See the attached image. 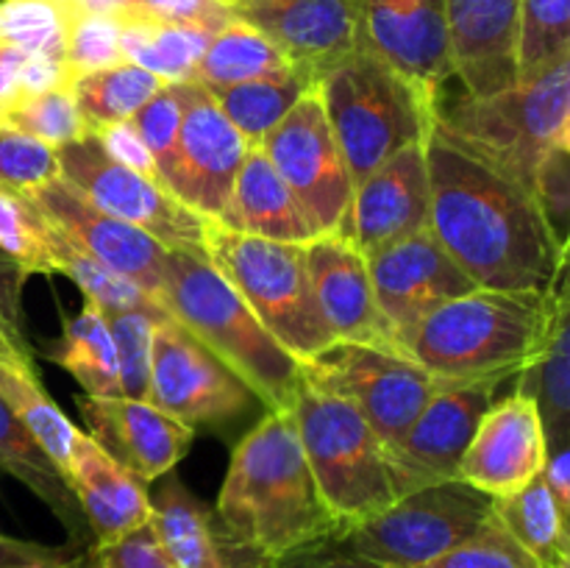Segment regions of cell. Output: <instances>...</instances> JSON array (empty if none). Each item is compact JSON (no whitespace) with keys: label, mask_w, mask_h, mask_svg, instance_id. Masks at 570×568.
Segmentation results:
<instances>
[{"label":"cell","mask_w":570,"mask_h":568,"mask_svg":"<svg viewBox=\"0 0 570 568\" xmlns=\"http://www.w3.org/2000/svg\"><path fill=\"white\" fill-rule=\"evenodd\" d=\"M429 232L476 287L554 290L568 251L551 237L532 189L434 120L426 139Z\"/></svg>","instance_id":"6da1fadb"},{"label":"cell","mask_w":570,"mask_h":568,"mask_svg":"<svg viewBox=\"0 0 570 568\" xmlns=\"http://www.w3.org/2000/svg\"><path fill=\"white\" fill-rule=\"evenodd\" d=\"M215 523L237 560L271 568L301 549L340 538L306 462L293 412H267L234 449Z\"/></svg>","instance_id":"7a4b0ae2"},{"label":"cell","mask_w":570,"mask_h":568,"mask_svg":"<svg viewBox=\"0 0 570 568\" xmlns=\"http://www.w3.org/2000/svg\"><path fill=\"white\" fill-rule=\"evenodd\" d=\"M568 273L554 290H493L438 306L406 343V354L438 379H515L549 343L568 310Z\"/></svg>","instance_id":"3957f363"},{"label":"cell","mask_w":570,"mask_h":568,"mask_svg":"<svg viewBox=\"0 0 570 568\" xmlns=\"http://www.w3.org/2000/svg\"><path fill=\"white\" fill-rule=\"evenodd\" d=\"M161 310L226 362L267 412L289 410L304 379L295 360L206 256L167 251Z\"/></svg>","instance_id":"277c9868"},{"label":"cell","mask_w":570,"mask_h":568,"mask_svg":"<svg viewBox=\"0 0 570 568\" xmlns=\"http://www.w3.org/2000/svg\"><path fill=\"white\" fill-rule=\"evenodd\" d=\"M317 89L354 184L399 150L432 137L438 95L362 45L328 67L317 78Z\"/></svg>","instance_id":"5b68a950"},{"label":"cell","mask_w":570,"mask_h":568,"mask_svg":"<svg viewBox=\"0 0 570 568\" xmlns=\"http://www.w3.org/2000/svg\"><path fill=\"white\" fill-rule=\"evenodd\" d=\"M438 123L532 189L546 150L570 148V56L495 95L438 98Z\"/></svg>","instance_id":"8992f818"},{"label":"cell","mask_w":570,"mask_h":568,"mask_svg":"<svg viewBox=\"0 0 570 568\" xmlns=\"http://www.w3.org/2000/svg\"><path fill=\"white\" fill-rule=\"evenodd\" d=\"M289 412L323 505L340 532H348L399 499L387 445L348 401L304 376Z\"/></svg>","instance_id":"52a82bcc"},{"label":"cell","mask_w":570,"mask_h":568,"mask_svg":"<svg viewBox=\"0 0 570 568\" xmlns=\"http://www.w3.org/2000/svg\"><path fill=\"white\" fill-rule=\"evenodd\" d=\"M204 245L212 267L295 360H315L334 343L315 304L304 245L250 237L212 221Z\"/></svg>","instance_id":"ba28073f"},{"label":"cell","mask_w":570,"mask_h":568,"mask_svg":"<svg viewBox=\"0 0 570 568\" xmlns=\"http://www.w3.org/2000/svg\"><path fill=\"white\" fill-rule=\"evenodd\" d=\"M490 516L493 499L454 477L401 493L340 540L384 568H417L476 535Z\"/></svg>","instance_id":"9c48e42d"},{"label":"cell","mask_w":570,"mask_h":568,"mask_svg":"<svg viewBox=\"0 0 570 568\" xmlns=\"http://www.w3.org/2000/svg\"><path fill=\"white\" fill-rule=\"evenodd\" d=\"M59 178L106 215L142 228L167 251L206 256V226L156 178L111 159L92 131L56 148Z\"/></svg>","instance_id":"30bf717a"},{"label":"cell","mask_w":570,"mask_h":568,"mask_svg":"<svg viewBox=\"0 0 570 568\" xmlns=\"http://www.w3.org/2000/svg\"><path fill=\"white\" fill-rule=\"evenodd\" d=\"M304 376L326 393L348 401L379 434L387 451L404 438L440 379L410 354L382 345L337 343L304 362Z\"/></svg>","instance_id":"8fae6325"},{"label":"cell","mask_w":570,"mask_h":568,"mask_svg":"<svg viewBox=\"0 0 570 568\" xmlns=\"http://www.w3.org/2000/svg\"><path fill=\"white\" fill-rule=\"evenodd\" d=\"M259 148L304 206L317 234L348 237L354 178L326 120L317 84L265 134Z\"/></svg>","instance_id":"7c38bea8"},{"label":"cell","mask_w":570,"mask_h":568,"mask_svg":"<svg viewBox=\"0 0 570 568\" xmlns=\"http://www.w3.org/2000/svg\"><path fill=\"white\" fill-rule=\"evenodd\" d=\"M148 401L198 429L234 421L256 395L176 317L161 315L154 326Z\"/></svg>","instance_id":"4fadbf2b"},{"label":"cell","mask_w":570,"mask_h":568,"mask_svg":"<svg viewBox=\"0 0 570 568\" xmlns=\"http://www.w3.org/2000/svg\"><path fill=\"white\" fill-rule=\"evenodd\" d=\"M181 98V126L165 187L204 221H220L248 143L223 115L212 92L195 81H176Z\"/></svg>","instance_id":"5bb4252c"},{"label":"cell","mask_w":570,"mask_h":568,"mask_svg":"<svg viewBox=\"0 0 570 568\" xmlns=\"http://www.w3.org/2000/svg\"><path fill=\"white\" fill-rule=\"evenodd\" d=\"M510 379H440L404 438L390 449L395 488L401 493L454 479L479 421Z\"/></svg>","instance_id":"9a60e30c"},{"label":"cell","mask_w":570,"mask_h":568,"mask_svg":"<svg viewBox=\"0 0 570 568\" xmlns=\"http://www.w3.org/2000/svg\"><path fill=\"white\" fill-rule=\"evenodd\" d=\"M367 271L384 326L395 349L404 354L415 329L438 306L476 287L445 254L429 226L367 254Z\"/></svg>","instance_id":"2e32d148"},{"label":"cell","mask_w":570,"mask_h":568,"mask_svg":"<svg viewBox=\"0 0 570 568\" xmlns=\"http://www.w3.org/2000/svg\"><path fill=\"white\" fill-rule=\"evenodd\" d=\"M28 198L72 243L81 245L87 254L104 262L106 267L137 284L161 306L167 262L165 245L156 243L142 228L100 212L59 176L39 184L37 189H28Z\"/></svg>","instance_id":"e0dca14e"},{"label":"cell","mask_w":570,"mask_h":568,"mask_svg":"<svg viewBox=\"0 0 570 568\" xmlns=\"http://www.w3.org/2000/svg\"><path fill=\"white\" fill-rule=\"evenodd\" d=\"M228 11L315 81L362 45L356 0H232Z\"/></svg>","instance_id":"ac0fdd59"},{"label":"cell","mask_w":570,"mask_h":568,"mask_svg":"<svg viewBox=\"0 0 570 568\" xmlns=\"http://www.w3.org/2000/svg\"><path fill=\"white\" fill-rule=\"evenodd\" d=\"M362 48L438 95L454 78L445 0H356Z\"/></svg>","instance_id":"d6986e66"},{"label":"cell","mask_w":570,"mask_h":568,"mask_svg":"<svg viewBox=\"0 0 570 568\" xmlns=\"http://www.w3.org/2000/svg\"><path fill=\"white\" fill-rule=\"evenodd\" d=\"M543 462L546 434L538 401L515 390L507 399H495L484 412L456 477L490 499H501L538 477Z\"/></svg>","instance_id":"ffe728a7"},{"label":"cell","mask_w":570,"mask_h":568,"mask_svg":"<svg viewBox=\"0 0 570 568\" xmlns=\"http://www.w3.org/2000/svg\"><path fill=\"white\" fill-rule=\"evenodd\" d=\"M78 410L87 421L89 438L145 484L170 473L193 449L195 429L148 399L87 395L78 401Z\"/></svg>","instance_id":"44dd1931"},{"label":"cell","mask_w":570,"mask_h":568,"mask_svg":"<svg viewBox=\"0 0 570 568\" xmlns=\"http://www.w3.org/2000/svg\"><path fill=\"white\" fill-rule=\"evenodd\" d=\"M304 251L315 304L332 337L337 343L395 349L373 295L367 256L343 234H321Z\"/></svg>","instance_id":"7402d4cb"},{"label":"cell","mask_w":570,"mask_h":568,"mask_svg":"<svg viewBox=\"0 0 570 568\" xmlns=\"http://www.w3.org/2000/svg\"><path fill=\"white\" fill-rule=\"evenodd\" d=\"M429 226L426 143L410 145L354 184L348 239L362 251L393 245Z\"/></svg>","instance_id":"603a6c76"},{"label":"cell","mask_w":570,"mask_h":568,"mask_svg":"<svg viewBox=\"0 0 570 568\" xmlns=\"http://www.w3.org/2000/svg\"><path fill=\"white\" fill-rule=\"evenodd\" d=\"M521 0H445L454 78L465 95H495L518 84L515 26Z\"/></svg>","instance_id":"cb8c5ba5"},{"label":"cell","mask_w":570,"mask_h":568,"mask_svg":"<svg viewBox=\"0 0 570 568\" xmlns=\"http://www.w3.org/2000/svg\"><path fill=\"white\" fill-rule=\"evenodd\" d=\"M65 479L98 543L122 538L154 518L145 482L106 454L89 434H78Z\"/></svg>","instance_id":"d4e9b609"},{"label":"cell","mask_w":570,"mask_h":568,"mask_svg":"<svg viewBox=\"0 0 570 568\" xmlns=\"http://www.w3.org/2000/svg\"><path fill=\"white\" fill-rule=\"evenodd\" d=\"M215 223L232 232L276 239V243L306 245L321 237L315 223L309 221L298 198L289 193L262 148L248 150L226 212Z\"/></svg>","instance_id":"484cf974"},{"label":"cell","mask_w":570,"mask_h":568,"mask_svg":"<svg viewBox=\"0 0 570 568\" xmlns=\"http://www.w3.org/2000/svg\"><path fill=\"white\" fill-rule=\"evenodd\" d=\"M150 505H154L150 527L173 566L237 568L220 529H217L215 516L184 488L181 479L173 477L156 493V499H150Z\"/></svg>","instance_id":"4316f807"},{"label":"cell","mask_w":570,"mask_h":568,"mask_svg":"<svg viewBox=\"0 0 570 568\" xmlns=\"http://www.w3.org/2000/svg\"><path fill=\"white\" fill-rule=\"evenodd\" d=\"M0 471L26 484L37 499L50 507V512L65 523L72 538H81L87 518H83L65 473L45 454L42 445L22 427L20 418L11 412L3 399H0Z\"/></svg>","instance_id":"83f0119b"},{"label":"cell","mask_w":570,"mask_h":568,"mask_svg":"<svg viewBox=\"0 0 570 568\" xmlns=\"http://www.w3.org/2000/svg\"><path fill=\"white\" fill-rule=\"evenodd\" d=\"M493 516L540 568H562L570 562L568 516L551 496L543 473L515 493L493 499Z\"/></svg>","instance_id":"f1b7e54d"},{"label":"cell","mask_w":570,"mask_h":568,"mask_svg":"<svg viewBox=\"0 0 570 568\" xmlns=\"http://www.w3.org/2000/svg\"><path fill=\"white\" fill-rule=\"evenodd\" d=\"M212 33L200 28L161 22L139 11L120 14L122 59L154 72L165 84L189 81Z\"/></svg>","instance_id":"f546056e"},{"label":"cell","mask_w":570,"mask_h":568,"mask_svg":"<svg viewBox=\"0 0 570 568\" xmlns=\"http://www.w3.org/2000/svg\"><path fill=\"white\" fill-rule=\"evenodd\" d=\"M48 360L65 368L83 388L89 399H111L120 393L117 354L106 315L87 301L76 317L65 323V332L48 345Z\"/></svg>","instance_id":"4dcf8cb0"},{"label":"cell","mask_w":570,"mask_h":568,"mask_svg":"<svg viewBox=\"0 0 570 568\" xmlns=\"http://www.w3.org/2000/svg\"><path fill=\"white\" fill-rule=\"evenodd\" d=\"M0 399L11 407L22 427L33 434L45 454L56 462L61 473L70 466L72 445L78 440V429L70 418L56 407L48 390L37 376V368L28 360H0Z\"/></svg>","instance_id":"1f68e13d"},{"label":"cell","mask_w":570,"mask_h":568,"mask_svg":"<svg viewBox=\"0 0 570 568\" xmlns=\"http://www.w3.org/2000/svg\"><path fill=\"white\" fill-rule=\"evenodd\" d=\"M287 70H298V67H293V61L271 39H265L245 22L232 20L226 28L212 33L189 81L206 89H217Z\"/></svg>","instance_id":"d6a6232c"},{"label":"cell","mask_w":570,"mask_h":568,"mask_svg":"<svg viewBox=\"0 0 570 568\" xmlns=\"http://www.w3.org/2000/svg\"><path fill=\"white\" fill-rule=\"evenodd\" d=\"M317 84L304 70L276 72V76L256 78V81L234 84V87L209 89L223 115L234 123L245 137L248 148H259L265 134L293 109L306 89Z\"/></svg>","instance_id":"836d02e7"},{"label":"cell","mask_w":570,"mask_h":568,"mask_svg":"<svg viewBox=\"0 0 570 568\" xmlns=\"http://www.w3.org/2000/svg\"><path fill=\"white\" fill-rule=\"evenodd\" d=\"M48 221V217H45ZM48 259L50 273H61L65 278L76 282L87 301H92L100 312H128V310H145V312H165L145 290L128 282L126 276L106 267L104 262L95 259L92 254L72 243L65 232L48 221Z\"/></svg>","instance_id":"e575fe53"},{"label":"cell","mask_w":570,"mask_h":568,"mask_svg":"<svg viewBox=\"0 0 570 568\" xmlns=\"http://www.w3.org/2000/svg\"><path fill=\"white\" fill-rule=\"evenodd\" d=\"M518 393L538 401L546 445L570 443V326L568 310L557 317L543 354L515 376Z\"/></svg>","instance_id":"d590c367"},{"label":"cell","mask_w":570,"mask_h":568,"mask_svg":"<svg viewBox=\"0 0 570 568\" xmlns=\"http://www.w3.org/2000/svg\"><path fill=\"white\" fill-rule=\"evenodd\" d=\"M161 87H165L161 78L131 61L87 72L70 81V92L89 131L106 123L131 120Z\"/></svg>","instance_id":"8d00e7d4"},{"label":"cell","mask_w":570,"mask_h":568,"mask_svg":"<svg viewBox=\"0 0 570 568\" xmlns=\"http://www.w3.org/2000/svg\"><path fill=\"white\" fill-rule=\"evenodd\" d=\"M70 0H0V45L65 65Z\"/></svg>","instance_id":"74e56055"},{"label":"cell","mask_w":570,"mask_h":568,"mask_svg":"<svg viewBox=\"0 0 570 568\" xmlns=\"http://www.w3.org/2000/svg\"><path fill=\"white\" fill-rule=\"evenodd\" d=\"M570 56V0H521L515 26L518 81Z\"/></svg>","instance_id":"f35d334b"},{"label":"cell","mask_w":570,"mask_h":568,"mask_svg":"<svg viewBox=\"0 0 570 568\" xmlns=\"http://www.w3.org/2000/svg\"><path fill=\"white\" fill-rule=\"evenodd\" d=\"M0 128L28 134V137L39 139L50 148H59V145L83 137L89 131L70 92V84L11 100L0 111Z\"/></svg>","instance_id":"ab89813d"},{"label":"cell","mask_w":570,"mask_h":568,"mask_svg":"<svg viewBox=\"0 0 570 568\" xmlns=\"http://www.w3.org/2000/svg\"><path fill=\"white\" fill-rule=\"evenodd\" d=\"M0 248L28 273H50L48 221L28 193L0 184Z\"/></svg>","instance_id":"60d3db41"},{"label":"cell","mask_w":570,"mask_h":568,"mask_svg":"<svg viewBox=\"0 0 570 568\" xmlns=\"http://www.w3.org/2000/svg\"><path fill=\"white\" fill-rule=\"evenodd\" d=\"M117 354L120 393L128 399H148L150 360H154V326L167 312H104Z\"/></svg>","instance_id":"b9f144b4"},{"label":"cell","mask_w":570,"mask_h":568,"mask_svg":"<svg viewBox=\"0 0 570 568\" xmlns=\"http://www.w3.org/2000/svg\"><path fill=\"white\" fill-rule=\"evenodd\" d=\"M122 61L126 59L120 48V14L72 11L65 45V67L70 81L87 72L122 65Z\"/></svg>","instance_id":"7bdbcfd3"},{"label":"cell","mask_w":570,"mask_h":568,"mask_svg":"<svg viewBox=\"0 0 570 568\" xmlns=\"http://www.w3.org/2000/svg\"><path fill=\"white\" fill-rule=\"evenodd\" d=\"M417 568H540L521 546L512 540L499 523V518L490 516L484 527L460 546H454L445 555L434 557L432 562Z\"/></svg>","instance_id":"ee69618b"},{"label":"cell","mask_w":570,"mask_h":568,"mask_svg":"<svg viewBox=\"0 0 570 568\" xmlns=\"http://www.w3.org/2000/svg\"><path fill=\"white\" fill-rule=\"evenodd\" d=\"M532 195L551 237L568 251L570 232V148L546 150L532 173Z\"/></svg>","instance_id":"f6af8a7d"},{"label":"cell","mask_w":570,"mask_h":568,"mask_svg":"<svg viewBox=\"0 0 570 568\" xmlns=\"http://www.w3.org/2000/svg\"><path fill=\"white\" fill-rule=\"evenodd\" d=\"M56 176H59L56 148L28 134L0 128V184L3 187L28 193Z\"/></svg>","instance_id":"bcb514c9"},{"label":"cell","mask_w":570,"mask_h":568,"mask_svg":"<svg viewBox=\"0 0 570 568\" xmlns=\"http://www.w3.org/2000/svg\"><path fill=\"white\" fill-rule=\"evenodd\" d=\"M131 123L137 126L139 137L148 145L150 156L156 161V170H159L161 184H165L167 170H170L173 150H176L178 139V126H181V98H178L176 84H165L137 115L131 117Z\"/></svg>","instance_id":"7dc6e473"},{"label":"cell","mask_w":570,"mask_h":568,"mask_svg":"<svg viewBox=\"0 0 570 568\" xmlns=\"http://www.w3.org/2000/svg\"><path fill=\"white\" fill-rule=\"evenodd\" d=\"M95 560H98V568H176L167 551L161 549L150 523L109 543H98Z\"/></svg>","instance_id":"c3c4849f"},{"label":"cell","mask_w":570,"mask_h":568,"mask_svg":"<svg viewBox=\"0 0 570 568\" xmlns=\"http://www.w3.org/2000/svg\"><path fill=\"white\" fill-rule=\"evenodd\" d=\"M134 11L209 33H217L234 20L226 0H134Z\"/></svg>","instance_id":"681fc988"},{"label":"cell","mask_w":570,"mask_h":568,"mask_svg":"<svg viewBox=\"0 0 570 568\" xmlns=\"http://www.w3.org/2000/svg\"><path fill=\"white\" fill-rule=\"evenodd\" d=\"M92 134L98 137V143L104 145L106 154H109L111 159L120 161V165H126L128 170L142 173V176H150V178H156V182H161L159 170H156L154 156H150L148 145L142 143V137H139L137 126H134L131 120L106 123V126L95 128Z\"/></svg>","instance_id":"f907efd6"},{"label":"cell","mask_w":570,"mask_h":568,"mask_svg":"<svg viewBox=\"0 0 570 568\" xmlns=\"http://www.w3.org/2000/svg\"><path fill=\"white\" fill-rule=\"evenodd\" d=\"M271 568H384L379 562L367 560L360 551H354L351 546H345L340 538L323 540V543L309 546V549H301L295 555L284 557L282 562Z\"/></svg>","instance_id":"816d5d0a"},{"label":"cell","mask_w":570,"mask_h":568,"mask_svg":"<svg viewBox=\"0 0 570 568\" xmlns=\"http://www.w3.org/2000/svg\"><path fill=\"white\" fill-rule=\"evenodd\" d=\"M70 566L65 549L33 543V540L9 538L0 532V568H59Z\"/></svg>","instance_id":"f5cc1de1"},{"label":"cell","mask_w":570,"mask_h":568,"mask_svg":"<svg viewBox=\"0 0 570 568\" xmlns=\"http://www.w3.org/2000/svg\"><path fill=\"white\" fill-rule=\"evenodd\" d=\"M28 273L0 248V315L26 332V317H22V287L28 282Z\"/></svg>","instance_id":"db71d44e"},{"label":"cell","mask_w":570,"mask_h":568,"mask_svg":"<svg viewBox=\"0 0 570 568\" xmlns=\"http://www.w3.org/2000/svg\"><path fill=\"white\" fill-rule=\"evenodd\" d=\"M543 479L549 484L551 496L557 499L560 510H570V443L546 445V462H543Z\"/></svg>","instance_id":"11a10c76"},{"label":"cell","mask_w":570,"mask_h":568,"mask_svg":"<svg viewBox=\"0 0 570 568\" xmlns=\"http://www.w3.org/2000/svg\"><path fill=\"white\" fill-rule=\"evenodd\" d=\"M28 56L14 48L0 45V111L20 98V84H22V67H26Z\"/></svg>","instance_id":"9f6ffc18"},{"label":"cell","mask_w":570,"mask_h":568,"mask_svg":"<svg viewBox=\"0 0 570 568\" xmlns=\"http://www.w3.org/2000/svg\"><path fill=\"white\" fill-rule=\"evenodd\" d=\"M0 360H28L33 362V349L26 340V332L11 326L3 315H0Z\"/></svg>","instance_id":"6f0895ef"},{"label":"cell","mask_w":570,"mask_h":568,"mask_svg":"<svg viewBox=\"0 0 570 568\" xmlns=\"http://www.w3.org/2000/svg\"><path fill=\"white\" fill-rule=\"evenodd\" d=\"M78 11H104V14H126L134 11V0H70Z\"/></svg>","instance_id":"680465c9"},{"label":"cell","mask_w":570,"mask_h":568,"mask_svg":"<svg viewBox=\"0 0 570 568\" xmlns=\"http://www.w3.org/2000/svg\"><path fill=\"white\" fill-rule=\"evenodd\" d=\"M59 568H72V566H59Z\"/></svg>","instance_id":"91938a15"},{"label":"cell","mask_w":570,"mask_h":568,"mask_svg":"<svg viewBox=\"0 0 570 568\" xmlns=\"http://www.w3.org/2000/svg\"><path fill=\"white\" fill-rule=\"evenodd\" d=\"M562 568H570V562H568V566H562Z\"/></svg>","instance_id":"94428289"},{"label":"cell","mask_w":570,"mask_h":568,"mask_svg":"<svg viewBox=\"0 0 570 568\" xmlns=\"http://www.w3.org/2000/svg\"><path fill=\"white\" fill-rule=\"evenodd\" d=\"M226 3H232V0H226Z\"/></svg>","instance_id":"6125c7cd"}]
</instances>
